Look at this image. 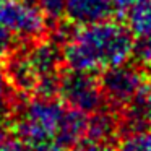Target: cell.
Returning <instances> with one entry per match:
<instances>
[{
  "label": "cell",
  "mask_w": 151,
  "mask_h": 151,
  "mask_svg": "<svg viewBox=\"0 0 151 151\" xmlns=\"http://www.w3.org/2000/svg\"><path fill=\"white\" fill-rule=\"evenodd\" d=\"M2 2H7V0H0V4H2Z\"/></svg>",
  "instance_id": "22"
},
{
  "label": "cell",
  "mask_w": 151,
  "mask_h": 151,
  "mask_svg": "<svg viewBox=\"0 0 151 151\" xmlns=\"http://www.w3.org/2000/svg\"><path fill=\"white\" fill-rule=\"evenodd\" d=\"M4 72L8 85L12 89H15L20 94L34 93V88L37 85L39 75L36 73L29 57L23 50H12L8 55H5Z\"/></svg>",
  "instance_id": "6"
},
{
  "label": "cell",
  "mask_w": 151,
  "mask_h": 151,
  "mask_svg": "<svg viewBox=\"0 0 151 151\" xmlns=\"http://www.w3.org/2000/svg\"><path fill=\"white\" fill-rule=\"evenodd\" d=\"M115 151H151V132L141 130L124 135Z\"/></svg>",
  "instance_id": "12"
},
{
  "label": "cell",
  "mask_w": 151,
  "mask_h": 151,
  "mask_svg": "<svg viewBox=\"0 0 151 151\" xmlns=\"http://www.w3.org/2000/svg\"><path fill=\"white\" fill-rule=\"evenodd\" d=\"M102 94L106 102L117 109H124L143 96L150 85L148 70L141 65H120L106 68L99 76Z\"/></svg>",
  "instance_id": "3"
},
{
  "label": "cell",
  "mask_w": 151,
  "mask_h": 151,
  "mask_svg": "<svg viewBox=\"0 0 151 151\" xmlns=\"http://www.w3.org/2000/svg\"><path fill=\"white\" fill-rule=\"evenodd\" d=\"M15 47V36L0 24V57H5L13 50Z\"/></svg>",
  "instance_id": "15"
},
{
  "label": "cell",
  "mask_w": 151,
  "mask_h": 151,
  "mask_svg": "<svg viewBox=\"0 0 151 151\" xmlns=\"http://www.w3.org/2000/svg\"><path fill=\"white\" fill-rule=\"evenodd\" d=\"M88 115L89 114L86 112L67 106L60 119L54 143H57L65 150H70L85 141L86 130H88Z\"/></svg>",
  "instance_id": "9"
},
{
  "label": "cell",
  "mask_w": 151,
  "mask_h": 151,
  "mask_svg": "<svg viewBox=\"0 0 151 151\" xmlns=\"http://www.w3.org/2000/svg\"><path fill=\"white\" fill-rule=\"evenodd\" d=\"M127 26L137 37L151 36V0H135L127 12Z\"/></svg>",
  "instance_id": "11"
},
{
  "label": "cell",
  "mask_w": 151,
  "mask_h": 151,
  "mask_svg": "<svg viewBox=\"0 0 151 151\" xmlns=\"http://www.w3.org/2000/svg\"><path fill=\"white\" fill-rule=\"evenodd\" d=\"M109 2L112 7V13L119 15V17H125L135 0H109Z\"/></svg>",
  "instance_id": "18"
},
{
  "label": "cell",
  "mask_w": 151,
  "mask_h": 151,
  "mask_svg": "<svg viewBox=\"0 0 151 151\" xmlns=\"http://www.w3.org/2000/svg\"><path fill=\"white\" fill-rule=\"evenodd\" d=\"M65 106L55 98L28 99L17 111L15 133L28 148H34L44 143H52L59 128Z\"/></svg>",
  "instance_id": "2"
},
{
  "label": "cell",
  "mask_w": 151,
  "mask_h": 151,
  "mask_svg": "<svg viewBox=\"0 0 151 151\" xmlns=\"http://www.w3.org/2000/svg\"><path fill=\"white\" fill-rule=\"evenodd\" d=\"M0 24L15 37L23 41H37L46 31V20L36 2L7 0L0 4Z\"/></svg>",
  "instance_id": "5"
},
{
  "label": "cell",
  "mask_w": 151,
  "mask_h": 151,
  "mask_svg": "<svg viewBox=\"0 0 151 151\" xmlns=\"http://www.w3.org/2000/svg\"><path fill=\"white\" fill-rule=\"evenodd\" d=\"M13 111V101L10 98V85L5 78L4 67L0 63V120H4Z\"/></svg>",
  "instance_id": "14"
},
{
  "label": "cell",
  "mask_w": 151,
  "mask_h": 151,
  "mask_svg": "<svg viewBox=\"0 0 151 151\" xmlns=\"http://www.w3.org/2000/svg\"><path fill=\"white\" fill-rule=\"evenodd\" d=\"M59 96L65 106L86 114L99 111L106 102L99 80L93 73L73 68L60 73Z\"/></svg>",
  "instance_id": "4"
},
{
  "label": "cell",
  "mask_w": 151,
  "mask_h": 151,
  "mask_svg": "<svg viewBox=\"0 0 151 151\" xmlns=\"http://www.w3.org/2000/svg\"><path fill=\"white\" fill-rule=\"evenodd\" d=\"M0 151H29L20 138H7L0 143Z\"/></svg>",
  "instance_id": "16"
},
{
  "label": "cell",
  "mask_w": 151,
  "mask_h": 151,
  "mask_svg": "<svg viewBox=\"0 0 151 151\" xmlns=\"http://www.w3.org/2000/svg\"><path fill=\"white\" fill-rule=\"evenodd\" d=\"M67 20L76 26L111 20L112 7L109 0H65Z\"/></svg>",
  "instance_id": "8"
},
{
  "label": "cell",
  "mask_w": 151,
  "mask_h": 151,
  "mask_svg": "<svg viewBox=\"0 0 151 151\" xmlns=\"http://www.w3.org/2000/svg\"><path fill=\"white\" fill-rule=\"evenodd\" d=\"M34 2H36L39 12L42 13L46 23L52 24V26L63 21V17H67L65 0H34Z\"/></svg>",
  "instance_id": "13"
},
{
  "label": "cell",
  "mask_w": 151,
  "mask_h": 151,
  "mask_svg": "<svg viewBox=\"0 0 151 151\" xmlns=\"http://www.w3.org/2000/svg\"><path fill=\"white\" fill-rule=\"evenodd\" d=\"M75 151H114L111 146H107V143H96V141L85 140L75 146Z\"/></svg>",
  "instance_id": "17"
},
{
  "label": "cell",
  "mask_w": 151,
  "mask_h": 151,
  "mask_svg": "<svg viewBox=\"0 0 151 151\" xmlns=\"http://www.w3.org/2000/svg\"><path fill=\"white\" fill-rule=\"evenodd\" d=\"M120 132V120L111 109L101 107L99 111L88 115V130L86 140L96 143H109Z\"/></svg>",
  "instance_id": "10"
},
{
  "label": "cell",
  "mask_w": 151,
  "mask_h": 151,
  "mask_svg": "<svg viewBox=\"0 0 151 151\" xmlns=\"http://www.w3.org/2000/svg\"><path fill=\"white\" fill-rule=\"evenodd\" d=\"M26 54L39 76L59 73L60 65L65 62L63 46L55 39L37 41L26 50Z\"/></svg>",
  "instance_id": "7"
},
{
  "label": "cell",
  "mask_w": 151,
  "mask_h": 151,
  "mask_svg": "<svg viewBox=\"0 0 151 151\" xmlns=\"http://www.w3.org/2000/svg\"><path fill=\"white\" fill-rule=\"evenodd\" d=\"M133 46L135 39L130 28L106 20L75 29L63 46V57L70 68L98 73L128 62L133 55Z\"/></svg>",
  "instance_id": "1"
},
{
  "label": "cell",
  "mask_w": 151,
  "mask_h": 151,
  "mask_svg": "<svg viewBox=\"0 0 151 151\" xmlns=\"http://www.w3.org/2000/svg\"><path fill=\"white\" fill-rule=\"evenodd\" d=\"M141 102H143V109H145V114H146L148 124H150V127H151V83L148 85L145 94L141 96Z\"/></svg>",
  "instance_id": "19"
},
{
  "label": "cell",
  "mask_w": 151,
  "mask_h": 151,
  "mask_svg": "<svg viewBox=\"0 0 151 151\" xmlns=\"http://www.w3.org/2000/svg\"><path fill=\"white\" fill-rule=\"evenodd\" d=\"M7 130H5V127L4 125H2V120H0V143H2V141L4 140H7Z\"/></svg>",
  "instance_id": "21"
},
{
  "label": "cell",
  "mask_w": 151,
  "mask_h": 151,
  "mask_svg": "<svg viewBox=\"0 0 151 151\" xmlns=\"http://www.w3.org/2000/svg\"><path fill=\"white\" fill-rule=\"evenodd\" d=\"M29 151H67V150L59 146L57 143H44V145H39V146L29 148Z\"/></svg>",
  "instance_id": "20"
}]
</instances>
